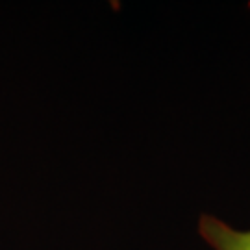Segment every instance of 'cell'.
I'll return each instance as SVG.
<instances>
[{"label": "cell", "mask_w": 250, "mask_h": 250, "mask_svg": "<svg viewBox=\"0 0 250 250\" xmlns=\"http://www.w3.org/2000/svg\"><path fill=\"white\" fill-rule=\"evenodd\" d=\"M198 232L213 250H250V230L232 228L211 215L200 217Z\"/></svg>", "instance_id": "cell-1"}]
</instances>
